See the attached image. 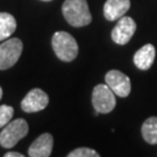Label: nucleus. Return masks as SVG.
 <instances>
[{
  "mask_svg": "<svg viewBox=\"0 0 157 157\" xmlns=\"http://www.w3.org/2000/svg\"><path fill=\"white\" fill-rule=\"evenodd\" d=\"M5 157H23V155L21 154V152L11 151V152H6Z\"/></svg>",
  "mask_w": 157,
  "mask_h": 157,
  "instance_id": "nucleus-16",
  "label": "nucleus"
},
{
  "mask_svg": "<svg viewBox=\"0 0 157 157\" xmlns=\"http://www.w3.org/2000/svg\"><path fill=\"white\" fill-rule=\"evenodd\" d=\"M17 29V20L10 13L0 12V41L8 39Z\"/></svg>",
  "mask_w": 157,
  "mask_h": 157,
  "instance_id": "nucleus-12",
  "label": "nucleus"
},
{
  "mask_svg": "<svg viewBox=\"0 0 157 157\" xmlns=\"http://www.w3.org/2000/svg\"><path fill=\"white\" fill-rule=\"evenodd\" d=\"M136 30V23L130 17H122L112 30V40L118 44H127Z\"/></svg>",
  "mask_w": 157,
  "mask_h": 157,
  "instance_id": "nucleus-8",
  "label": "nucleus"
},
{
  "mask_svg": "<svg viewBox=\"0 0 157 157\" xmlns=\"http://www.w3.org/2000/svg\"><path fill=\"white\" fill-rule=\"evenodd\" d=\"M28 124L25 119H15L6 124L0 133V146L11 149L28 134Z\"/></svg>",
  "mask_w": 157,
  "mask_h": 157,
  "instance_id": "nucleus-3",
  "label": "nucleus"
},
{
  "mask_svg": "<svg viewBox=\"0 0 157 157\" xmlns=\"http://www.w3.org/2000/svg\"><path fill=\"white\" fill-rule=\"evenodd\" d=\"M52 147H54V139L51 134L44 133L40 135L30 144L28 155L30 157H49L52 151Z\"/></svg>",
  "mask_w": 157,
  "mask_h": 157,
  "instance_id": "nucleus-9",
  "label": "nucleus"
},
{
  "mask_svg": "<svg viewBox=\"0 0 157 157\" xmlns=\"http://www.w3.org/2000/svg\"><path fill=\"white\" fill-rule=\"evenodd\" d=\"M155 56H156L155 47L150 44V43H148V44L143 45L142 48H140L139 50L135 52L133 61H134V64L136 65L137 69H140V70H148L154 64Z\"/></svg>",
  "mask_w": 157,
  "mask_h": 157,
  "instance_id": "nucleus-11",
  "label": "nucleus"
},
{
  "mask_svg": "<svg viewBox=\"0 0 157 157\" xmlns=\"http://www.w3.org/2000/svg\"><path fill=\"white\" fill-rule=\"evenodd\" d=\"M42 1H51V0H42Z\"/></svg>",
  "mask_w": 157,
  "mask_h": 157,
  "instance_id": "nucleus-18",
  "label": "nucleus"
},
{
  "mask_svg": "<svg viewBox=\"0 0 157 157\" xmlns=\"http://www.w3.org/2000/svg\"><path fill=\"white\" fill-rule=\"evenodd\" d=\"M14 109L10 105H1L0 106V128L5 127L13 118Z\"/></svg>",
  "mask_w": 157,
  "mask_h": 157,
  "instance_id": "nucleus-14",
  "label": "nucleus"
},
{
  "mask_svg": "<svg viewBox=\"0 0 157 157\" xmlns=\"http://www.w3.org/2000/svg\"><path fill=\"white\" fill-rule=\"evenodd\" d=\"M130 7V0H107L104 5V15L108 21L122 17Z\"/></svg>",
  "mask_w": 157,
  "mask_h": 157,
  "instance_id": "nucleus-10",
  "label": "nucleus"
},
{
  "mask_svg": "<svg viewBox=\"0 0 157 157\" xmlns=\"http://www.w3.org/2000/svg\"><path fill=\"white\" fill-rule=\"evenodd\" d=\"M141 133L147 143L157 144V117L147 119L142 124Z\"/></svg>",
  "mask_w": 157,
  "mask_h": 157,
  "instance_id": "nucleus-13",
  "label": "nucleus"
},
{
  "mask_svg": "<svg viewBox=\"0 0 157 157\" xmlns=\"http://www.w3.org/2000/svg\"><path fill=\"white\" fill-rule=\"evenodd\" d=\"M23 44L17 37L6 39L0 44V70H7L19 61L22 54Z\"/></svg>",
  "mask_w": 157,
  "mask_h": 157,
  "instance_id": "nucleus-5",
  "label": "nucleus"
},
{
  "mask_svg": "<svg viewBox=\"0 0 157 157\" xmlns=\"http://www.w3.org/2000/svg\"><path fill=\"white\" fill-rule=\"evenodd\" d=\"M92 105L95 112L98 113L106 114L112 112L117 105L115 93L107 84L97 85L92 92Z\"/></svg>",
  "mask_w": 157,
  "mask_h": 157,
  "instance_id": "nucleus-4",
  "label": "nucleus"
},
{
  "mask_svg": "<svg viewBox=\"0 0 157 157\" xmlns=\"http://www.w3.org/2000/svg\"><path fill=\"white\" fill-rule=\"evenodd\" d=\"M69 157H99L98 152L90 148H77L67 154Z\"/></svg>",
  "mask_w": 157,
  "mask_h": 157,
  "instance_id": "nucleus-15",
  "label": "nucleus"
},
{
  "mask_svg": "<svg viewBox=\"0 0 157 157\" xmlns=\"http://www.w3.org/2000/svg\"><path fill=\"white\" fill-rule=\"evenodd\" d=\"M62 12L67 22L72 27H84L92 21L86 0H65L62 5Z\"/></svg>",
  "mask_w": 157,
  "mask_h": 157,
  "instance_id": "nucleus-1",
  "label": "nucleus"
},
{
  "mask_svg": "<svg viewBox=\"0 0 157 157\" xmlns=\"http://www.w3.org/2000/svg\"><path fill=\"white\" fill-rule=\"evenodd\" d=\"M51 45L55 55L63 62H72L78 55L77 41L67 32H56L54 34Z\"/></svg>",
  "mask_w": 157,
  "mask_h": 157,
  "instance_id": "nucleus-2",
  "label": "nucleus"
},
{
  "mask_svg": "<svg viewBox=\"0 0 157 157\" xmlns=\"http://www.w3.org/2000/svg\"><path fill=\"white\" fill-rule=\"evenodd\" d=\"M1 98H2V89L0 87V99H1Z\"/></svg>",
  "mask_w": 157,
  "mask_h": 157,
  "instance_id": "nucleus-17",
  "label": "nucleus"
},
{
  "mask_svg": "<svg viewBox=\"0 0 157 157\" xmlns=\"http://www.w3.org/2000/svg\"><path fill=\"white\" fill-rule=\"evenodd\" d=\"M105 82L109 86V89L115 93V95L126 98L128 97L132 90L130 79L127 75L119 70H111L105 76Z\"/></svg>",
  "mask_w": 157,
  "mask_h": 157,
  "instance_id": "nucleus-6",
  "label": "nucleus"
},
{
  "mask_svg": "<svg viewBox=\"0 0 157 157\" xmlns=\"http://www.w3.org/2000/svg\"><path fill=\"white\" fill-rule=\"evenodd\" d=\"M49 104V97L41 89L29 91L21 101V108L26 113H35L44 109Z\"/></svg>",
  "mask_w": 157,
  "mask_h": 157,
  "instance_id": "nucleus-7",
  "label": "nucleus"
}]
</instances>
